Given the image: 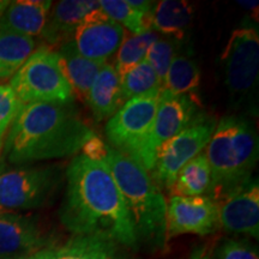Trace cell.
<instances>
[{"instance_id":"obj_1","label":"cell","mask_w":259,"mask_h":259,"mask_svg":"<svg viewBox=\"0 0 259 259\" xmlns=\"http://www.w3.org/2000/svg\"><path fill=\"white\" fill-rule=\"evenodd\" d=\"M65 179L59 215L67 231L138 247L124 199L105 161L76 155L66 168Z\"/></svg>"},{"instance_id":"obj_2","label":"cell","mask_w":259,"mask_h":259,"mask_svg":"<svg viewBox=\"0 0 259 259\" xmlns=\"http://www.w3.org/2000/svg\"><path fill=\"white\" fill-rule=\"evenodd\" d=\"M93 135L73 101L28 103L10 126L3 153L12 164L76 156Z\"/></svg>"},{"instance_id":"obj_3","label":"cell","mask_w":259,"mask_h":259,"mask_svg":"<svg viewBox=\"0 0 259 259\" xmlns=\"http://www.w3.org/2000/svg\"><path fill=\"white\" fill-rule=\"evenodd\" d=\"M258 135L245 116L227 115L216 122L206 145L211 181L208 197L213 202L251 179L258 162Z\"/></svg>"},{"instance_id":"obj_4","label":"cell","mask_w":259,"mask_h":259,"mask_svg":"<svg viewBox=\"0 0 259 259\" xmlns=\"http://www.w3.org/2000/svg\"><path fill=\"white\" fill-rule=\"evenodd\" d=\"M105 162L124 199L138 246L161 248L167 244V202L141 164L109 147Z\"/></svg>"},{"instance_id":"obj_5","label":"cell","mask_w":259,"mask_h":259,"mask_svg":"<svg viewBox=\"0 0 259 259\" xmlns=\"http://www.w3.org/2000/svg\"><path fill=\"white\" fill-rule=\"evenodd\" d=\"M10 88L21 105L35 102H71L73 92L61 69L57 51L42 45L32 52L11 77Z\"/></svg>"},{"instance_id":"obj_6","label":"cell","mask_w":259,"mask_h":259,"mask_svg":"<svg viewBox=\"0 0 259 259\" xmlns=\"http://www.w3.org/2000/svg\"><path fill=\"white\" fill-rule=\"evenodd\" d=\"M161 90L126 101L106 125V136L112 149L141 164L150 138Z\"/></svg>"},{"instance_id":"obj_7","label":"cell","mask_w":259,"mask_h":259,"mask_svg":"<svg viewBox=\"0 0 259 259\" xmlns=\"http://www.w3.org/2000/svg\"><path fill=\"white\" fill-rule=\"evenodd\" d=\"M64 174L59 166L22 167L0 171V208L31 210L44 206L57 193Z\"/></svg>"},{"instance_id":"obj_8","label":"cell","mask_w":259,"mask_h":259,"mask_svg":"<svg viewBox=\"0 0 259 259\" xmlns=\"http://www.w3.org/2000/svg\"><path fill=\"white\" fill-rule=\"evenodd\" d=\"M226 88L235 101L242 102L258 85L259 36L253 28L232 32L221 57Z\"/></svg>"},{"instance_id":"obj_9","label":"cell","mask_w":259,"mask_h":259,"mask_svg":"<svg viewBox=\"0 0 259 259\" xmlns=\"http://www.w3.org/2000/svg\"><path fill=\"white\" fill-rule=\"evenodd\" d=\"M215 126L213 119L203 115L161 145L151 177L158 189L169 191L181 168L206 148Z\"/></svg>"},{"instance_id":"obj_10","label":"cell","mask_w":259,"mask_h":259,"mask_svg":"<svg viewBox=\"0 0 259 259\" xmlns=\"http://www.w3.org/2000/svg\"><path fill=\"white\" fill-rule=\"evenodd\" d=\"M203 115L196 95H177L161 90L153 130L141 166L147 171L153 170L161 145Z\"/></svg>"},{"instance_id":"obj_11","label":"cell","mask_w":259,"mask_h":259,"mask_svg":"<svg viewBox=\"0 0 259 259\" xmlns=\"http://www.w3.org/2000/svg\"><path fill=\"white\" fill-rule=\"evenodd\" d=\"M220 227L219 209L208 196H170L167 203L166 236L208 235Z\"/></svg>"},{"instance_id":"obj_12","label":"cell","mask_w":259,"mask_h":259,"mask_svg":"<svg viewBox=\"0 0 259 259\" xmlns=\"http://www.w3.org/2000/svg\"><path fill=\"white\" fill-rule=\"evenodd\" d=\"M125 38V29L97 8L83 18L73 34V45L80 56L106 64Z\"/></svg>"},{"instance_id":"obj_13","label":"cell","mask_w":259,"mask_h":259,"mask_svg":"<svg viewBox=\"0 0 259 259\" xmlns=\"http://www.w3.org/2000/svg\"><path fill=\"white\" fill-rule=\"evenodd\" d=\"M219 222L231 234L259 235V185L257 178H251L216 200Z\"/></svg>"},{"instance_id":"obj_14","label":"cell","mask_w":259,"mask_h":259,"mask_svg":"<svg viewBox=\"0 0 259 259\" xmlns=\"http://www.w3.org/2000/svg\"><path fill=\"white\" fill-rule=\"evenodd\" d=\"M46 244L36 219L0 208V259L29 257L48 248Z\"/></svg>"},{"instance_id":"obj_15","label":"cell","mask_w":259,"mask_h":259,"mask_svg":"<svg viewBox=\"0 0 259 259\" xmlns=\"http://www.w3.org/2000/svg\"><path fill=\"white\" fill-rule=\"evenodd\" d=\"M97 8H100L99 2L92 0H63L57 3L48 15L46 25L41 32L47 46L63 45L72 40L83 18Z\"/></svg>"},{"instance_id":"obj_16","label":"cell","mask_w":259,"mask_h":259,"mask_svg":"<svg viewBox=\"0 0 259 259\" xmlns=\"http://www.w3.org/2000/svg\"><path fill=\"white\" fill-rule=\"evenodd\" d=\"M52 9L50 0L10 2L0 16V31L34 37L41 35Z\"/></svg>"},{"instance_id":"obj_17","label":"cell","mask_w":259,"mask_h":259,"mask_svg":"<svg viewBox=\"0 0 259 259\" xmlns=\"http://www.w3.org/2000/svg\"><path fill=\"white\" fill-rule=\"evenodd\" d=\"M85 102L96 121L109 119L124 105L121 80L115 72L114 65L106 63L94 80Z\"/></svg>"},{"instance_id":"obj_18","label":"cell","mask_w":259,"mask_h":259,"mask_svg":"<svg viewBox=\"0 0 259 259\" xmlns=\"http://www.w3.org/2000/svg\"><path fill=\"white\" fill-rule=\"evenodd\" d=\"M40 259H127L119 245L95 236L74 235L58 247L38 252Z\"/></svg>"},{"instance_id":"obj_19","label":"cell","mask_w":259,"mask_h":259,"mask_svg":"<svg viewBox=\"0 0 259 259\" xmlns=\"http://www.w3.org/2000/svg\"><path fill=\"white\" fill-rule=\"evenodd\" d=\"M57 52L60 57L61 69L72 88L73 95L85 101L94 80L105 64L96 63L80 56L72 40L60 45L59 51Z\"/></svg>"},{"instance_id":"obj_20","label":"cell","mask_w":259,"mask_h":259,"mask_svg":"<svg viewBox=\"0 0 259 259\" xmlns=\"http://www.w3.org/2000/svg\"><path fill=\"white\" fill-rule=\"evenodd\" d=\"M210 181L211 170L205 151H202L181 168L169 193L170 196L180 197L204 196V193H208Z\"/></svg>"},{"instance_id":"obj_21","label":"cell","mask_w":259,"mask_h":259,"mask_svg":"<svg viewBox=\"0 0 259 259\" xmlns=\"http://www.w3.org/2000/svg\"><path fill=\"white\" fill-rule=\"evenodd\" d=\"M193 10L181 0H162L155 5L151 16V28L170 37L181 36L191 24Z\"/></svg>"},{"instance_id":"obj_22","label":"cell","mask_w":259,"mask_h":259,"mask_svg":"<svg viewBox=\"0 0 259 259\" xmlns=\"http://www.w3.org/2000/svg\"><path fill=\"white\" fill-rule=\"evenodd\" d=\"M34 37L0 31V79L11 78L35 51Z\"/></svg>"},{"instance_id":"obj_23","label":"cell","mask_w":259,"mask_h":259,"mask_svg":"<svg viewBox=\"0 0 259 259\" xmlns=\"http://www.w3.org/2000/svg\"><path fill=\"white\" fill-rule=\"evenodd\" d=\"M200 84V71L192 59L185 56L173 58L161 90L177 95H194Z\"/></svg>"},{"instance_id":"obj_24","label":"cell","mask_w":259,"mask_h":259,"mask_svg":"<svg viewBox=\"0 0 259 259\" xmlns=\"http://www.w3.org/2000/svg\"><path fill=\"white\" fill-rule=\"evenodd\" d=\"M158 38L160 36L153 30L125 36L115 53L114 69L120 80L128 71H131L145 59L149 48Z\"/></svg>"},{"instance_id":"obj_25","label":"cell","mask_w":259,"mask_h":259,"mask_svg":"<svg viewBox=\"0 0 259 259\" xmlns=\"http://www.w3.org/2000/svg\"><path fill=\"white\" fill-rule=\"evenodd\" d=\"M100 9L105 14L119 23L122 28H127L134 34H142L151 28V16L139 11L128 3V0H102L99 2Z\"/></svg>"},{"instance_id":"obj_26","label":"cell","mask_w":259,"mask_h":259,"mask_svg":"<svg viewBox=\"0 0 259 259\" xmlns=\"http://www.w3.org/2000/svg\"><path fill=\"white\" fill-rule=\"evenodd\" d=\"M155 90H161V83L145 59L121 78V94L124 103L134 97L145 95Z\"/></svg>"},{"instance_id":"obj_27","label":"cell","mask_w":259,"mask_h":259,"mask_svg":"<svg viewBox=\"0 0 259 259\" xmlns=\"http://www.w3.org/2000/svg\"><path fill=\"white\" fill-rule=\"evenodd\" d=\"M178 38H158L151 45L149 48L145 60L148 61L151 69L156 73L158 80L161 83V89L163 85L166 74L169 69L171 60L177 56L176 47H177Z\"/></svg>"},{"instance_id":"obj_28","label":"cell","mask_w":259,"mask_h":259,"mask_svg":"<svg viewBox=\"0 0 259 259\" xmlns=\"http://www.w3.org/2000/svg\"><path fill=\"white\" fill-rule=\"evenodd\" d=\"M21 106L9 84H0V158L6 135Z\"/></svg>"},{"instance_id":"obj_29","label":"cell","mask_w":259,"mask_h":259,"mask_svg":"<svg viewBox=\"0 0 259 259\" xmlns=\"http://www.w3.org/2000/svg\"><path fill=\"white\" fill-rule=\"evenodd\" d=\"M211 259H259L258 251L244 239L227 238L219 242L210 254Z\"/></svg>"},{"instance_id":"obj_30","label":"cell","mask_w":259,"mask_h":259,"mask_svg":"<svg viewBox=\"0 0 259 259\" xmlns=\"http://www.w3.org/2000/svg\"><path fill=\"white\" fill-rule=\"evenodd\" d=\"M109 147L107 145L101 138L97 137L94 134L82 147L83 156L90 158L94 161H105L107 154H108Z\"/></svg>"},{"instance_id":"obj_31","label":"cell","mask_w":259,"mask_h":259,"mask_svg":"<svg viewBox=\"0 0 259 259\" xmlns=\"http://www.w3.org/2000/svg\"><path fill=\"white\" fill-rule=\"evenodd\" d=\"M191 259H211L210 258V253H208L204 248H197L191 255Z\"/></svg>"},{"instance_id":"obj_32","label":"cell","mask_w":259,"mask_h":259,"mask_svg":"<svg viewBox=\"0 0 259 259\" xmlns=\"http://www.w3.org/2000/svg\"><path fill=\"white\" fill-rule=\"evenodd\" d=\"M238 4H242V6H245V8H250V9L258 8V2H238Z\"/></svg>"},{"instance_id":"obj_33","label":"cell","mask_w":259,"mask_h":259,"mask_svg":"<svg viewBox=\"0 0 259 259\" xmlns=\"http://www.w3.org/2000/svg\"><path fill=\"white\" fill-rule=\"evenodd\" d=\"M10 4V2L8 0H0V16H2L3 12H4V10L6 9V6Z\"/></svg>"},{"instance_id":"obj_34","label":"cell","mask_w":259,"mask_h":259,"mask_svg":"<svg viewBox=\"0 0 259 259\" xmlns=\"http://www.w3.org/2000/svg\"><path fill=\"white\" fill-rule=\"evenodd\" d=\"M17 259H40V255H38V252H37V253H35V254H32V255H29V257L17 258Z\"/></svg>"}]
</instances>
